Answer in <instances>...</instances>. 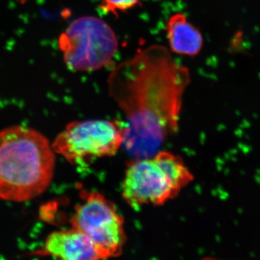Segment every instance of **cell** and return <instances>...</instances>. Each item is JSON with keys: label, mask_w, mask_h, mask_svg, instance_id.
Instances as JSON below:
<instances>
[{"label": "cell", "mask_w": 260, "mask_h": 260, "mask_svg": "<svg viewBox=\"0 0 260 260\" xmlns=\"http://www.w3.org/2000/svg\"><path fill=\"white\" fill-rule=\"evenodd\" d=\"M190 83L186 67L164 46H149L111 72L110 96L125 116L124 146L133 158L152 156L179 128Z\"/></svg>", "instance_id": "cell-1"}, {"label": "cell", "mask_w": 260, "mask_h": 260, "mask_svg": "<svg viewBox=\"0 0 260 260\" xmlns=\"http://www.w3.org/2000/svg\"><path fill=\"white\" fill-rule=\"evenodd\" d=\"M55 162L52 145L37 130L17 125L0 131V199L25 203L42 194Z\"/></svg>", "instance_id": "cell-2"}, {"label": "cell", "mask_w": 260, "mask_h": 260, "mask_svg": "<svg viewBox=\"0 0 260 260\" xmlns=\"http://www.w3.org/2000/svg\"><path fill=\"white\" fill-rule=\"evenodd\" d=\"M193 179L180 156L158 151L152 156L133 158L128 164L121 195L133 208L162 205L177 197Z\"/></svg>", "instance_id": "cell-3"}, {"label": "cell", "mask_w": 260, "mask_h": 260, "mask_svg": "<svg viewBox=\"0 0 260 260\" xmlns=\"http://www.w3.org/2000/svg\"><path fill=\"white\" fill-rule=\"evenodd\" d=\"M58 45L65 64L75 72H94L107 66L117 52L112 27L93 15L75 19L59 36Z\"/></svg>", "instance_id": "cell-4"}, {"label": "cell", "mask_w": 260, "mask_h": 260, "mask_svg": "<svg viewBox=\"0 0 260 260\" xmlns=\"http://www.w3.org/2000/svg\"><path fill=\"white\" fill-rule=\"evenodd\" d=\"M122 121L93 119L70 123L56 136L52 148L73 164L115 155L125 140Z\"/></svg>", "instance_id": "cell-5"}, {"label": "cell", "mask_w": 260, "mask_h": 260, "mask_svg": "<svg viewBox=\"0 0 260 260\" xmlns=\"http://www.w3.org/2000/svg\"><path fill=\"white\" fill-rule=\"evenodd\" d=\"M81 199L70 220L72 228L91 239L102 259L119 255L126 235L115 205L99 191H82Z\"/></svg>", "instance_id": "cell-6"}, {"label": "cell", "mask_w": 260, "mask_h": 260, "mask_svg": "<svg viewBox=\"0 0 260 260\" xmlns=\"http://www.w3.org/2000/svg\"><path fill=\"white\" fill-rule=\"evenodd\" d=\"M41 254L59 260H102L91 239L73 228L49 234Z\"/></svg>", "instance_id": "cell-7"}, {"label": "cell", "mask_w": 260, "mask_h": 260, "mask_svg": "<svg viewBox=\"0 0 260 260\" xmlns=\"http://www.w3.org/2000/svg\"><path fill=\"white\" fill-rule=\"evenodd\" d=\"M166 32L169 48L173 53L194 56L203 48L201 32L182 13H174L169 18L166 24Z\"/></svg>", "instance_id": "cell-8"}, {"label": "cell", "mask_w": 260, "mask_h": 260, "mask_svg": "<svg viewBox=\"0 0 260 260\" xmlns=\"http://www.w3.org/2000/svg\"><path fill=\"white\" fill-rule=\"evenodd\" d=\"M140 3V0H102L100 8L103 11L118 16L119 13L133 9Z\"/></svg>", "instance_id": "cell-9"}, {"label": "cell", "mask_w": 260, "mask_h": 260, "mask_svg": "<svg viewBox=\"0 0 260 260\" xmlns=\"http://www.w3.org/2000/svg\"><path fill=\"white\" fill-rule=\"evenodd\" d=\"M203 260H218V259H212V258H208V259H205Z\"/></svg>", "instance_id": "cell-10"}]
</instances>
